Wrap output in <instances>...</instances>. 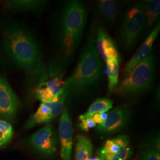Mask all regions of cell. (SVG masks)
Returning a JSON list of instances; mask_svg holds the SVG:
<instances>
[{"mask_svg": "<svg viewBox=\"0 0 160 160\" xmlns=\"http://www.w3.org/2000/svg\"><path fill=\"white\" fill-rule=\"evenodd\" d=\"M2 45L8 59L26 73L36 87L49 76L38 42L29 30L16 23L7 25L2 32Z\"/></svg>", "mask_w": 160, "mask_h": 160, "instance_id": "cell-1", "label": "cell"}, {"mask_svg": "<svg viewBox=\"0 0 160 160\" xmlns=\"http://www.w3.org/2000/svg\"><path fill=\"white\" fill-rule=\"evenodd\" d=\"M87 17L88 9L84 2L71 0L64 3L57 30L61 57L58 61L64 67L72 61L80 46Z\"/></svg>", "mask_w": 160, "mask_h": 160, "instance_id": "cell-2", "label": "cell"}, {"mask_svg": "<svg viewBox=\"0 0 160 160\" xmlns=\"http://www.w3.org/2000/svg\"><path fill=\"white\" fill-rule=\"evenodd\" d=\"M103 65L96 47L95 30H90L80 52L72 74L65 80L68 98L86 94L98 84L102 78Z\"/></svg>", "mask_w": 160, "mask_h": 160, "instance_id": "cell-3", "label": "cell"}, {"mask_svg": "<svg viewBox=\"0 0 160 160\" xmlns=\"http://www.w3.org/2000/svg\"><path fill=\"white\" fill-rule=\"evenodd\" d=\"M155 75V58L152 51L122 80L113 92L122 97H133L148 91L153 85Z\"/></svg>", "mask_w": 160, "mask_h": 160, "instance_id": "cell-4", "label": "cell"}, {"mask_svg": "<svg viewBox=\"0 0 160 160\" xmlns=\"http://www.w3.org/2000/svg\"><path fill=\"white\" fill-rule=\"evenodd\" d=\"M146 5V1H138L126 11L119 34L121 43L126 50L133 48L143 32Z\"/></svg>", "mask_w": 160, "mask_h": 160, "instance_id": "cell-5", "label": "cell"}, {"mask_svg": "<svg viewBox=\"0 0 160 160\" xmlns=\"http://www.w3.org/2000/svg\"><path fill=\"white\" fill-rule=\"evenodd\" d=\"M65 67L58 61L51 64L48 69L49 76L34 89L35 97L42 103H49L57 100L64 89Z\"/></svg>", "mask_w": 160, "mask_h": 160, "instance_id": "cell-6", "label": "cell"}, {"mask_svg": "<svg viewBox=\"0 0 160 160\" xmlns=\"http://www.w3.org/2000/svg\"><path fill=\"white\" fill-rule=\"evenodd\" d=\"M67 99L68 94L64 88L62 94L57 100L49 103H41L36 112L27 121L25 125L26 128L30 129L54 119L62 113Z\"/></svg>", "mask_w": 160, "mask_h": 160, "instance_id": "cell-7", "label": "cell"}, {"mask_svg": "<svg viewBox=\"0 0 160 160\" xmlns=\"http://www.w3.org/2000/svg\"><path fill=\"white\" fill-rule=\"evenodd\" d=\"M131 109L128 105L115 108L108 112L106 120L101 125H96L97 131L102 133H114L119 132L128 125L131 116Z\"/></svg>", "mask_w": 160, "mask_h": 160, "instance_id": "cell-8", "label": "cell"}, {"mask_svg": "<svg viewBox=\"0 0 160 160\" xmlns=\"http://www.w3.org/2000/svg\"><path fill=\"white\" fill-rule=\"evenodd\" d=\"M59 137L61 144V160H71L73 144V127L67 106L64 107L61 115Z\"/></svg>", "mask_w": 160, "mask_h": 160, "instance_id": "cell-9", "label": "cell"}, {"mask_svg": "<svg viewBox=\"0 0 160 160\" xmlns=\"http://www.w3.org/2000/svg\"><path fill=\"white\" fill-rule=\"evenodd\" d=\"M29 141L34 148L45 155H52L57 150V135L51 124H47L36 132Z\"/></svg>", "mask_w": 160, "mask_h": 160, "instance_id": "cell-10", "label": "cell"}, {"mask_svg": "<svg viewBox=\"0 0 160 160\" xmlns=\"http://www.w3.org/2000/svg\"><path fill=\"white\" fill-rule=\"evenodd\" d=\"M160 32V25L159 24L149 33L148 35L147 36L143 43L139 46L137 51L135 52L134 55L126 63L125 66L122 69V75L123 79L129 74L133 69L139 63H141L152 51V49L155 40L158 36Z\"/></svg>", "mask_w": 160, "mask_h": 160, "instance_id": "cell-11", "label": "cell"}, {"mask_svg": "<svg viewBox=\"0 0 160 160\" xmlns=\"http://www.w3.org/2000/svg\"><path fill=\"white\" fill-rule=\"evenodd\" d=\"M19 100L8 82L0 76V116L6 119L12 118L17 112Z\"/></svg>", "mask_w": 160, "mask_h": 160, "instance_id": "cell-12", "label": "cell"}, {"mask_svg": "<svg viewBox=\"0 0 160 160\" xmlns=\"http://www.w3.org/2000/svg\"><path fill=\"white\" fill-rule=\"evenodd\" d=\"M95 41L97 52L105 62L115 59H120L114 40L102 26H99L95 30Z\"/></svg>", "mask_w": 160, "mask_h": 160, "instance_id": "cell-13", "label": "cell"}, {"mask_svg": "<svg viewBox=\"0 0 160 160\" xmlns=\"http://www.w3.org/2000/svg\"><path fill=\"white\" fill-rule=\"evenodd\" d=\"M146 2L143 29L150 32L159 24L158 22L160 18V1L159 0H149Z\"/></svg>", "mask_w": 160, "mask_h": 160, "instance_id": "cell-14", "label": "cell"}, {"mask_svg": "<svg viewBox=\"0 0 160 160\" xmlns=\"http://www.w3.org/2000/svg\"><path fill=\"white\" fill-rule=\"evenodd\" d=\"M97 13L107 22L115 23L118 18V4L112 0H99L96 4Z\"/></svg>", "mask_w": 160, "mask_h": 160, "instance_id": "cell-15", "label": "cell"}, {"mask_svg": "<svg viewBox=\"0 0 160 160\" xmlns=\"http://www.w3.org/2000/svg\"><path fill=\"white\" fill-rule=\"evenodd\" d=\"M47 1L41 0H15L7 1L8 7L20 12H39L46 6Z\"/></svg>", "mask_w": 160, "mask_h": 160, "instance_id": "cell-16", "label": "cell"}, {"mask_svg": "<svg viewBox=\"0 0 160 160\" xmlns=\"http://www.w3.org/2000/svg\"><path fill=\"white\" fill-rule=\"evenodd\" d=\"M93 147L90 139L84 135H79L76 139L75 160H88L92 157Z\"/></svg>", "mask_w": 160, "mask_h": 160, "instance_id": "cell-17", "label": "cell"}, {"mask_svg": "<svg viewBox=\"0 0 160 160\" xmlns=\"http://www.w3.org/2000/svg\"><path fill=\"white\" fill-rule=\"evenodd\" d=\"M113 106V101L108 98H98L89 107L86 113L79 116L80 121L90 118L94 114L108 112Z\"/></svg>", "mask_w": 160, "mask_h": 160, "instance_id": "cell-18", "label": "cell"}, {"mask_svg": "<svg viewBox=\"0 0 160 160\" xmlns=\"http://www.w3.org/2000/svg\"><path fill=\"white\" fill-rule=\"evenodd\" d=\"M120 59H115L106 63L108 77V92L109 94L113 92L119 83V71Z\"/></svg>", "mask_w": 160, "mask_h": 160, "instance_id": "cell-19", "label": "cell"}, {"mask_svg": "<svg viewBox=\"0 0 160 160\" xmlns=\"http://www.w3.org/2000/svg\"><path fill=\"white\" fill-rule=\"evenodd\" d=\"M119 147L118 157L120 160H128L132 154V150L129 138L126 135H120L115 138Z\"/></svg>", "mask_w": 160, "mask_h": 160, "instance_id": "cell-20", "label": "cell"}, {"mask_svg": "<svg viewBox=\"0 0 160 160\" xmlns=\"http://www.w3.org/2000/svg\"><path fill=\"white\" fill-rule=\"evenodd\" d=\"M11 124L5 120H0V146L7 142L12 135Z\"/></svg>", "mask_w": 160, "mask_h": 160, "instance_id": "cell-21", "label": "cell"}, {"mask_svg": "<svg viewBox=\"0 0 160 160\" xmlns=\"http://www.w3.org/2000/svg\"><path fill=\"white\" fill-rule=\"evenodd\" d=\"M96 123L94 122L92 118H90L81 120L79 124V128L81 129V130L83 131L88 132L92 128H96Z\"/></svg>", "mask_w": 160, "mask_h": 160, "instance_id": "cell-22", "label": "cell"}, {"mask_svg": "<svg viewBox=\"0 0 160 160\" xmlns=\"http://www.w3.org/2000/svg\"><path fill=\"white\" fill-rule=\"evenodd\" d=\"M143 160H160V151L155 149H148L143 154Z\"/></svg>", "mask_w": 160, "mask_h": 160, "instance_id": "cell-23", "label": "cell"}, {"mask_svg": "<svg viewBox=\"0 0 160 160\" xmlns=\"http://www.w3.org/2000/svg\"><path fill=\"white\" fill-rule=\"evenodd\" d=\"M108 112H104V113H100L94 114L92 116L93 120L96 123L97 125H101L108 118Z\"/></svg>", "mask_w": 160, "mask_h": 160, "instance_id": "cell-24", "label": "cell"}, {"mask_svg": "<svg viewBox=\"0 0 160 160\" xmlns=\"http://www.w3.org/2000/svg\"><path fill=\"white\" fill-rule=\"evenodd\" d=\"M88 160H102L99 156H96L94 157H91Z\"/></svg>", "mask_w": 160, "mask_h": 160, "instance_id": "cell-25", "label": "cell"}]
</instances>
